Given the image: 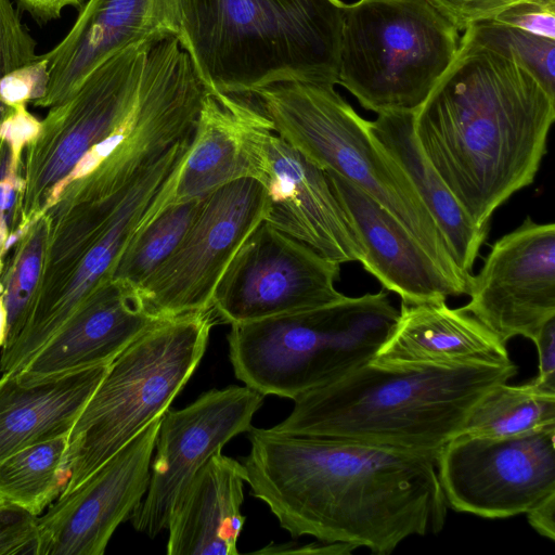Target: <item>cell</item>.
I'll return each mask as SVG.
<instances>
[{"label":"cell","mask_w":555,"mask_h":555,"mask_svg":"<svg viewBox=\"0 0 555 555\" xmlns=\"http://www.w3.org/2000/svg\"><path fill=\"white\" fill-rule=\"evenodd\" d=\"M154 164L117 190L94 169L74 172L44 210L49 240L39 289L17 337L1 348L0 373H18L114 268L171 173Z\"/></svg>","instance_id":"6"},{"label":"cell","mask_w":555,"mask_h":555,"mask_svg":"<svg viewBox=\"0 0 555 555\" xmlns=\"http://www.w3.org/2000/svg\"><path fill=\"white\" fill-rule=\"evenodd\" d=\"M23 9L36 18L49 21L57 18L67 7H79L83 0H17Z\"/></svg>","instance_id":"38"},{"label":"cell","mask_w":555,"mask_h":555,"mask_svg":"<svg viewBox=\"0 0 555 555\" xmlns=\"http://www.w3.org/2000/svg\"><path fill=\"white\" fill-rule=\"evenodd\" d=\"M539 357V374L531 379L541 389L555 393V318L548 320L532 340Z\"/></svg>","instance_id":"36"},{"label":"cell","mask_w":555,"mask_h":555,"mask_svg":"<svg viewBox=\"0 0 555 555\" xmlns=\"http://www.w3.org/2000/svg\"><path fill=\"white\" fill-rule=\"evenodd\" d=\"M517 374L503 365L384 369L367 362L296 400L271 427L298 436L383 446L436 460L493 386Z\"/></svg>","instance_id":"4"},{"label":"cell","mask_w":555,"mask_h":555,"mask_svg":"<svg viewBox=\"0 0 555 555\" xmlns=\"http://www.w3.org/2000/svg\"><path fill=\"white\" fill-rule=\"evenodd\" d=\"M415 111H386L369 120L375 142L403 170L440 229L461 269L472 275L489 225L477 227L466 216L433 165L423 154L414 132Z\"/></svg>","instance_id":"25"},{"label":"cell","mask_w":555,"mask_h":555,"mask_svg":"<svg viewBox=\"0 0 555 555\" xmlns=\"http://www.w3.org/2000/svg\"><path fill=\"white\" fill-rule=\"evenodd\" d=\"M201 203L202 198L171 205L137 231L121 253L111 280L137 293L179 245Z\"/></svg>","instance_id":"28"},{"label":"cell","mask_w":555,"mask_h":555,"mask_svg":"<svg viewBox=\"0 0 555 555\" xmlns=\"http://www.w3.org/2000/svg\"><path fill=\"white\" fill-rule=\"evenodd\" d=\"M461 307L502 341L533 340L555 318V224L527 217L491 247Z\"/></svg>","instance_id":"16"},{"label":"cell","mask_w":555,"mask_h":555,"mask_svg":"<svg viewBox=\"0 0 555 555\" xmlns=\"http://www.w3.org/2000/svg\"><path fill=\"white\" fill-rule=\"evenodd\" d=\"M48 79V61L41 54L36 61L3 76L0 81V96L9 106L34 103L44 94Z\"/></svg>","instance_id":"33"},{"label":"cell","mask_w":555,"mask_h":555,"mask_svg":"<svg viewBox=\"0 0 555 555\" xmlns=\"http://www.w3.org/2000/svg\"><path fill=\"white\" fill-rule=\"evenodd\" d=\"M152 44L131 46L105 60L40 121L24 154L22 234L79 166L112 153L152 164L192 138L201 91L166 63L144 65Z\"/></svg>","instance_id":"3"},{"label":"cell","mask_w":555,"mask_h":555,"mask_svg":"<svg viewBox=\"0 0 555 555\" xmlns=\"http://www.w3.org/2000/svg\"><path fill=\"white\" fill-rule=\"evenodd\" d=\"M357 547L351 544L346 543H324L320 542V544L311 543L308 545H304L300 547H289L284 545L276 546H267L256 553H266V554H281V553H296V554H350Z\"/></svg>","instance_id":"39"},{"label":"cell","mask_w":555,"mask_h":555,"mask_svg":"<svg viewBox=\"0 0 555 555\" xmlns=\"http://www.w3.org/2000/svg\"><path fill=\"white\" fill-rule=\"evenodd\" d=\"M459 31L493 20L503 11L525 2L555 3V0H428Z\"/></svg>","instance_id":"34"},{"label":"cell","mask_w":555,"mask_h":555,"mask_svg":"<svg viewBox=\"0 0 555 555\" xmlns=\"http://www.w3.org/2000/svg\"><path fill=\"white\" fill-rule=\"evenodd\" d=\"M459 43L428 0H359L344 14L338 83L377 114L416 111Z\"/></svg>","instance_id":"10"},{"label":"cell","mask_w":555,"mask_h":555,"mask_svg":"<svg viewBox=\"0 0 555 555\" xmlns=\"http://www.w3.org/2000/svg\"><path fill=\"white\" fill-rule=\"evenodd\" d=\"M340 263L262 221L221 276L211 304L217 322H251L341 299Z\"/></svg>","instance_id":"13"},{"label":"cell","mask_w":555,"mask_h":555,"mask_svg":"<svg viewBox=\"0 0 555 555\" xmlns=\"http://www.w3.org/2000/svg\"><path fill=\"white\" fill-rule=\"evenodd\" d=\"M263 397L248 386L232 385L162 415L149 489L129 518L137 531L153 539L167 529L172 508L194 475L234 436L251 428Z\"/></svg>","instance_id":"15"},{"label":"cell","mask_w":555,"mask_h":555,"mask_svg":"<svg viewBox=\"0 0 555 555\" xmlns=\"http://www.w3.org/2000/svg\"><path fill=\"white\" fill-rule=\"evenodd\" d=\"M216 322L211 310L159 320L109 363L68 434L63 493L169 409L198 366Z\"/></svg>","instance_id":"9"},{"label":"cell","mask_w":555,"mask_h":555,"mask_svg":"<svg viewBox=\"0 0 555 555\" xmlns=\"http://www.w3.org/2000/svg\"><path fill=\"white\" fill-rule=\"evenodd\" d=\"M68 435L24 448L0 462V501L39 516L65 490Z\"/></svg>","instance_id":"27"},{"label":"cell","mask_w":555,"mask_h":555,"mask_svg":"<svg viewBox=\"0 0 555 555\" xmlns=\"http://www.w3.org/2000/svg\"><path fill=\"white\" fill-rule=\"evenodd\" d=\"M108 365L27 385L14 373L1 374L0 462L29 446L68 435Z\"/></svg>","instance_id":"24"},{"label":"cell","mask_w":555,"mask_h":555,"mask_svg":"<svg viewBox=\"0 0 555 555\" xmlns=\"http://www.w3.org/2000/svg\"><path fill=\"white\" fill-rule=\"evenodd\" d=\"M555 98L514 56L460 37L457 51L415 111L417 143L477 227L532 184L546 153Z\"/></svg>","instance_id":"2"},{"label":"cell","mask_w":555,"mask_h":555,"mask_svg":"<svg viewBox=\"0 0 555 555\" xmlns=\"http://www.w3.org/2000/svg\"><path fill=\"white\" fill-rule=\"evenodd\" d=\"M555 426L490 438L456 435L436 460L447 505L482 518L526 514L555 493Z\"/></svg>","instance_id":"12"},{"label":"cell","mask_w":555,"mask_h":555,"mask_svg":"<svg viewBox=\"0 0 555 555\" xmlns=\"http://www.w3.org/2000/svg\"><path fill=\"white\" fill-rule=\"evenodd\" d=\"M130 288L108 281L95 288L18 373L22 384L109 364L158 322Z\"/></svg>","instance_id":"19"},{"label":"cell","mask_w":555,"mask_h":555,"mask_svg":"<svg viewBox=\"0 0 555 555\" xmlns=\"http://www.w3.org/2000/svg\"><path fill=\"white\" fill-rule=\"evenodd\" d=\"M242 463L216 452L194 475L168 521V555H237L245 524Z\"/></svg>","instance_id":"23"},{"label":"cell","mask_w":555,"mask_h":555,"mask_svg":"<svg viewBox=\"0 0 555 555\" xmlns=\"http://www.w3.org/2000/svg\"><path fill=\"white\" fill-rule=\"evenodd\" d=\"M49 240V218L40 215L13 245L0 273L9 346L22 331L39 289Z\"/></svg>","instance_id":"29"},{"label":"cell","mask_w":555,"mask_h":555,"mask_svg":"<svg viewBox=\"0 0 555 555\" xmlns=\"http://www.w3.org/2000/svg\"><path fill=\"white\" fill-rule=\"evenodd\" d=\"M247 433L246 482L293 538L387 555L412 535L443 528L448 505L430 459L272 428Z\"/></svg>","instance_id":"1"},{"label":"cell","mask_w":555,"mask_h":555,"mask_svg":"<svg viewBox=\"0 0 555 555\" xmlns=\"http://www.w3.org/2000/svg\"><path fill=\"white\" fill-rule=\"evenodd\" d=\"M384 369L503 365L512 360L502 341L470 313L446 301H401L397 321L370 361Z\"/></svg>","instance_id":"21"},{"label":"cell","mask_w":555,"mask_h":555,"mask_svg":"<svg viewBox=\"0 0 555 555\" xmlns=\"http://www.w3.org/2000/svg\"><path fill=\"white\" fill-rule=\"evenodd\" d=\"M39 126L40 121L28 112L27 104L14 106L3 124L0 156V273L7 255L22 235L24 154Z\"/></svg>","instance_id":"30"},{"label":"cell","mask_w":555,"mask_h":555,"mask_svg":"<svg viewBox=\"0 0 555 555\" xmlns=\"http://www.w3.org/2000/svg\"><path fill=\"white\" fill-rule=\"evenodd\" d=\"M257 109L254 96L207 90L189 149L168 178L165 209L251 178L246 133Z\"/></svg>","instance_id":"22"},{"label":"cell","mask_w":555,"mask_h":555,"mask_svg":"<svg viewBox=\"0 0 555 555\" xmlns=\"http://www.w3.org/2000/svg\"><path fill=\"white\" fill-rule=\"evenodd\" d=\"M268 210L266 191L253 178L203 197L179 245L137 291L143 308L160 320L210 310L225 269Z\"/></svg>","instance_id":"11"},{"label":"cell","mask_w":555,"mask_h":555,"mask_svg":"<svg viewBox=\"0 0 555 555\" xmlns=\"http://www.w3.org/2000/svg\"><path fill=\"white\" fill-rule=\"evenodd\" d=\"M1 504H2V503H1V501H0V505H1Z\"/></svg>","instance_id":"41"},{"label":"cell","mask_w":555,"mask_h":555,"mask_svg":"<svg viewBox=\"0 0 555 555\" xmlns=\"http://www.w3.org/2000/svg\"><path fill=\"white\" fill-rule=\"evenodd\" d=\"M341 0H181V33L208 89L253 96L284 82L338 83Z\"/></svg>","instance_id":"5"},{"label":"cell","mask_w":555,"mask_h":555,"mask_svg":"<svg viewBox=\"0 0 555 555\" xmlns=\"http://www.w3.org/2000/svg\"><path fill=\"white\" fill-rule=\"evenodd\" d=\"M398 314L388 293L380 291L231 324L228 343L234 374L263 396L296 400L370 362Z\"/></svg>","instance_id":"8"},{"label":"cell","mask_w":555,"mask_h":555,"mask_svg":"<svg viewBox=\"0 0 555 555\" xmlns=\"http://www.w3.org/2000/svg\"><path fill=\"white\" fill-rule=\"evenodd\" d=\"M530 526L542 537L555 539V493L538 503L527 513Z\"/></svg>","instance_id":"37"},{"label":"cell","mask_w":555,"mask_h":555,"mask_svg":"<svg viewBox=\"0 0 555 555\" xmlns=\"http://www.w3.org/2000/svg\"><path fill=\"white\" fill-rule=\"evenodd\" d=\"M493 21L555 40V3H519L503 11Z\"/></svg>","instance_id":"35"},{"label":"cell","mask_w":555,"mask_h":555,"mask_svg":"<svg viewBox=\"0 0 555 555\" xmlns=\"http://www.w3.org/2000/svg\"><path fill=\"white\" fill-rule=\"evenodd\" d=\"M251 178L264 189V221L338 263L360 261L364 248L327 173L272 129L259 108L246 133Z\"/></svg>","instance_id":"14"},{"label":"cell","mask_w":555,"mask_h":555,"mask_svg":"<svg viewBox=\"0 0 555 555\" xmlns=\"http://www.w3.org/2000/svg\"><path fill=\"white\" fill-rule=\"evenodd\" d=\"M325 172L364 248L363 269L385 289L406 304L466 294L384 207L348 180Z\"/></svg>","instance_id":"20"},{"label":"cell","mask_w":555,"mask_h":555,"mask_svg":"<svg viewBox=\"0 0 555 555\" xmlns=\"http://www.w3.org/2000/svg\"><path fill=\"white\" fill-rule=\"evenodd\" d=\"M272 129L324 171L348 180L384 207L467 294L435 220L399 165L375 142L369 120L334 86L284 82L253 94Z\"/></svg>","instance_id":"7"},{"label":"cell","mask_w":555,"mask_h":555,"mask_svg":"<svg viewBox=\"0 0 555 555\" xmlns=\"http://www.w3.org/2000/svg\"><path fill=\"white\" fill-rule=\"evenodd\" d=\"M555 426V393L532 380L500 383L474 405L457 435L503 438Z\"/></svg>","instance_id":"26"},{"label":"cell","mask_w":555,"mask_h":555,"mask_svg":"<svg viewBox=\"0 0 555 555\" xmlns=\"http://www.w3.org/2000/svg\"><path fill=\"white\" fill-rule=\"evenodd\" d=\"M38 517L13 505H0V555H36Z\"/></svg>","instance_id":"32"},{"label":"cell","mask_w":555,"mask_h":555,"mask_svg":"<svg viewBox=\"0 0 555 555\" xmlns=\"http://www.w3.org/2000/svg\"><path fill=\"white\" fill-rule=\"evenodd\" d=\"M160 418L38 517L36 555L104 554L114 531L130 518L149 489Z\"/></svg>","instance_id":"17"},{"label":"cell","mask_w":555,"mask_h":555,"mask_svg":"<svg viewBox=\"0 0 555 555\" xmlns=\"http://www.w3.org/2000/svg\"><path fill=\"white\" fill-rule=\"evenodd\" d=\"M180 33L181 0H88L67 35L44 54L48 85L33 104L57 105L119 51Z\"/></svg>","instance_id":"18"},{"label":"cell","mask_w":555,"mask_h":555,"mask_svg":"<svg viewBox=\"0 0 555 555\" xmlns=\"http://www.w3.org/2000/svg\"><path fill=\"white\" fill-rule=\"evenodd\" d=\"M7 337V317L2 301V285L0 283V348L4 345Z\"/></svg>","instance_id":"40"},{"label":"cell","mask_w":555,"mask_h":555,"mask_svg":"<svg viewBox=\"0 0 555 555\" xmlns=\"http://www.w3.org/2000/svg\"><path fill=\"white\" fill-rule=\"evenodd\" d=\"M473 39L514 56L555 98V40L500 24L493 20L464 30Z\"/></svg>","instance_id":"31"}]
</instances>
